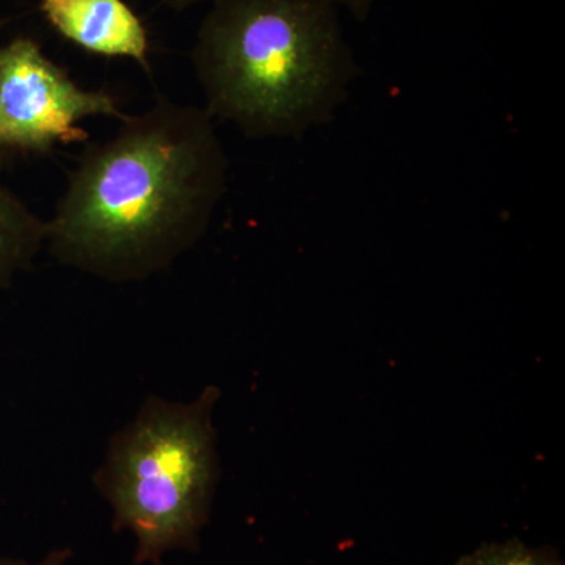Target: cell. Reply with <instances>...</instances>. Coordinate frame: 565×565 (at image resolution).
<instances>
[{"label": "cell", "instance_id": "1", "mask_svg": "<svg viewBox=\"0 0 565 565\" xmlns=\"http://www.w3.org/2000/svg\"><path fill=\"white\" fill-rule=\"evenodd\" d=\"M226 180L214 118L161 98L82 152L46 221L47 250L102 280H145L202 239Z\"/></svg>", "mask_w": 565, "mask_h": 565}, {"label": "cell", "instance_id": "2", "mask_svg": "<svg viewBox=\"0 0 565 565\" xmlns=\"http://www.w3.org/2000/svg\"><path fill=\"white\" fill-rule=\"evenodd\" d=\"M207 114L252 139L332 121L359 65L327 0H214L192 50Z\"/></svg>", "mask_w": 565, "mask_h": 565}, {"label": "cell", "instance_id": "3", "mask_svg": "<svg viewBox=\"0 0 565 565\" xmlns=\"http://www.w3.org/2000/svg\"><path fill=\"white\" fill-rule=\"evenodd\" d=\"M221 396L215 385L188 403L151 394L111 435L93 484L110 505L114 530L134 535V565L199 552L221 479L214 427Z\"/></svg>", "mask_w": 565, "mask_h": 565}, {"label": "cell", "instance_id": "4", "mask_svg": "<svg viewBox=\"0 0 565 565\" xmlns=\"http://www.w3.org/2000/svg\"><path fill=\"white\" fill-rule=\"evenodd\" d=\"M125 120L118 99L88 90L51 61L35 40L0 44V154H41L88 140L82 121Z\"/></svg>", "mask_w": 565, "mask_h": 565}, {"label": "cell", "instance_id": "5", "mask_svg": "<svg viewBox=\"0 0 565 565\" xmlns=\"http://www.w3.org/2000/svg\"><path fill=\"white\" fill-rule=\"evenodd\" d=\"M40 10L58 35L81 50L131 58L148 68L147 29L125 0H40Z\"/></svg>", "mask_w": 565, "mask_h": 565}, {"label": "cell", "instance_id": "6", "mask_svg": "<svg viewBox=\"0 0 565 565\" xmlns=\"http://www.w3.org/2000/svg\"><path fill=\"white\" fill-rule=\"evenodd\" d=\"M46 234V221L0 181V292L31 269Z\"/></svg>", "mask_w": 565, "mask_h": 565}, {"label": "cell", "instance_id": "7", "mask_svg": "<svg viewBox=\"0 0 565 565\" xmlns=\"http://www.w3.org/2000/svg\"><path fill=\"white\" fill-rule=\"evenodd\" d=\"M456 565H565L552 548H534L520 539L504 542H484L459 557Z\"/></svg>", "mask_w": 565, "mask_h": 565}, {"label": "cell", "instance_id": "8", "mask_svg": "<svg viewBox=\"0 0 565 565\" xmlns=\"http://www.w3.org/2000/svg\"><path fill=\"white\" fill-rule=\"evenodd\" d=\"M71 557H73L71 548L63 546V548L51 550L39 563H28V561L17 559V557L0 556V565H66Z\"/></svg>", "mask_w": 565, "mask_h": 565}, {"label": "cell", "instance_id": "9", "mask_svg": "<svg viewBox=\"0 0 565 565\" xmlns=\"http://www.w3.org/2000/svg\"><path fill=\"white\" fill-rule=\"evenodd\" d=\"M338 10H345L352 14L355 20H366L367 14L373 10L375 0H327Z\"/></svg>", "mask_w": 565, "mask_h": 565}, {"label": "cell", "instance_id": "10", "mask_svg": "<svg viewBox=\"0 0 565 565\" xmlns=\"http://www.w3.org/2000/svg\"><path fill=\"white\" fill-rule=\"evenodd\" d=\"M166 6L172 7L174 10H185L189 7L196 6L202 0H162Z\"/></svg>", "mask_w": 565, "mask_h": 565}, {"label": "cell", "instance_id": "11", "mask_svg": "<svg viewBox=\"0 0 565 565\" xmlns=\"http://www.w3.org/2000/svg\"><path fill=\"white\" fill-rule=\"evenodd\" d=\"M0 29H2V20H0Z\"/></svg>", "mask_w": 565, "mask_h": 565}]
</instances>
